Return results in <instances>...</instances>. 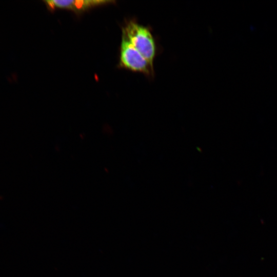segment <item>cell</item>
Here are the masks:
<instances>
[{
	"mask_svg": "<svg viewBox=\"0 0 277 277\" xmlns=\"http://www.w3.org/2000/svg\"><path fill=\"white\" fill-rule=\"evenodd\" d=\"M122 31L140 53L154 67L157 48L150 27L139 24L135 20H130L126 23Z\"/></svg>",
	"mask_w": 277,
	"mask_h": 277,
	"instance_id": "cell-1",
	"label": "cell"
},
{
	"mask_svg": "<svg viewBox=\"0 0 277 277\" xmlns=\"http://www.w3.org/2000/svg\"><path fill=\"white\" fill-rule=\"evenodd\" d=\"M120 53V66L133 72L141 73L152 78L154 74V67L140 53L122 31Z\"/></svg>",
	"mask_w": 277,
	"mask_h": 277,
	"instance_id": "cell-2",
	"label": "cell"
},
{
	"mask_svg": "<svg viewBox=\"0 0 277 277\" xmlns=\"http://www.w3.org/2000/svg\"><path fill=\"white\" fill-rule=\"evenodd\" d=\"M44 2L48 7L52 10L63 9L80 13L87 10L92 7L113 3V1L103 0H51L45 1Z\"/></svg>",
	"mask_w": 277,
	"mask_h": 277,
	"instance_id": "cell-3",
	"label": "cell"
}]
</instances>
